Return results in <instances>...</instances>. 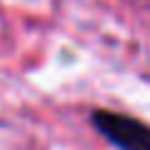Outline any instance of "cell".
<instances>
[{
    "label": "cell",
    "instance_id": "6da1fadb",
    "mask_svg": "<svg viewBox=\"0 0 150 150\" xmlns=\"http://www.w3.org/2000/svg\"><path fill=\"white\" fill-rule=\"evenodd\" d=\"M90 120L118 150H150V125L143 120L112 110H95Z\"/></svg>",
    "mask_w": 150,
    "mask_h": 150
}]
</instances>
